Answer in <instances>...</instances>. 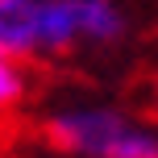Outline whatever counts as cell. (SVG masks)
I'll return each instance as SVG.
<instances>
[{"label":"cell","instance_id":"3957f363","mask_svg":"<svg viewBox=\"0 0 158 158\" xmlns=\"http://www.w3.org/2000/svg\"><path fill=\"white\" fill-rule=\"evenodd\" d=\"M42 54H67L71 46L83 42L79 33V0H42Z\"/></svg>","mask_w":158,"mask_h":158},{"label":"cell","instance_id":"6da1fadb","mask_svg":"<svg viewBox=\"0 0 158 158\" xmlns=\"http://www.w3.org/2000/svg\"><path fill=\"white\" fill-rule=\"evenodd\" d=\"M46 137L67 158H158L154 129L104 104H71V108L50 112Z\"/></svg>","mask_w":158,"mask_h":158},{"label":"cell","instance_id":"5b68a950","mask_svg":"<svg viewBox=\"0 0 158 158\" xmlns=\"http://www.w3.org/2000/svg\"><path fill=\"white\" fill-rule=\"evenodd\" d=\"M25 96H29V75H25V63L0 50V112L17 108Z\"/></svg>","mask_w":158,"mask_h":158},{"label":"cell","instance_id":"277c9868","mask_svg":"<svg viewBox=\"0 0 158 158\" xmlns=\"http://www.w3.org/2000/svg\"><path fill=\"white\" fill-rule=\"evenodd\" d=\"M79 33L87 46H112L125 38V13L117 0H79Z\"/></svg>","mask_w":158,"mask_h":158},{"label":"cell","instance_id":"7a4b0ae2","mask_svg":"<svg viewBox=\"0 0 158 158\" xmlns=\"http://www.w3.org/2000/svg\"><path fill=\"white\" fill-rule=\"evenodd\" d=\"M42 0H0V50L13 58L42 54Z\"/></svg>","mask_w":158,"mask_h":158}]
</instances>
